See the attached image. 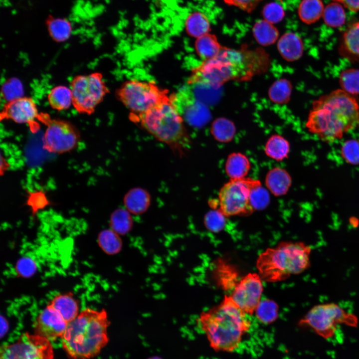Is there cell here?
<instances>
[{"label": "cell", "instance_id": "1", "mask_svg": "<svg viewBox=\"0 0 359 359\" xmlns=\"http://www.w3.org/2000/svg\"><path fill=\"white\" fill-rule=\"evenodd\" d=\"M267 54L260 49L223 47L214 57L194 68L188 84L218 88L230 81H247L268 66Z\"/></svg>", "mask_w": 359, "mask_h": 359}, {"label": "cell", "instance_id": "2", "mask_svg": "<svg viewBox=\"0 0 359 359\" xmlns=\"http://www.w3.org/2000/svg\"><path fill=\"white\" fill-rule=\"evenodd\" d=\"M306 128L322 141L331 143L359 127V103L341 89L314 100Z\"/></svg>", "mask_w": 359, "mask_h": 359}, {"label": "cell", "instance_id": "3", "mask_svg": "<svg viewBox=\"0 0 359 359\" xmlns=\"http://www.w3.org/2000/svg\"><path fill=\"white\" fill-rule=\"evenodd\" d=\"M248 316L225 295L219 304L201 312L196 323L215 352L232 353L250 330Z\"/></svg>", "mask_w": 359, "mask_h": 359}, {"label": "cell", "instance_id": "4", "mask_svg": "<svg viewBox=\"0 0 359 359\" xmlns=\"http://www.w3.org/2000/svg\"><path fill=\"white\" fill-rule=\"evenodd\" d=\"M110 325L106 311L87 308L68 323L61 337L63 350L71 359H90L108 344Z\"/></svg>", "mask_w": 359, "mask_h": 359}, {"label": "cell", "instance_id": "5", "mask_svg": "<svg viewBox=\"0 0 359 359\" xmlns=\"http://www.w3.org/2000/svg\"><path fill=\"white\" fill-rule=\"evenodd\" d=\"M311 247L302 242L283 241L261 253L256 261L263 280L276 282L300 274L310 266Z\"/></svg>", "mask_w": 359, "mask_h": 359}, {"label": "cell", "instance_id": "6", "mask_svg": "<svg viewBox=\"0 0 359 359\" xmlns=\"http://www.w3.org/2000/svg\"><path fill=\"white\" fill-rule=\"evenodd\" d=\"M129 118L161 142L173 147L187 146L189 136L184 120L173 104L170 95L146 112L129 116Z\"/></svg>", "mask_w": 359, "mask_h": 359}, {"label": "cell", "instance_id": "7", "mask_svg": "<svg viewBox=\"0 0 359 359\" xmlns=\"http://www.w3.org/2000/svg\"><path fill=\"white\" fill-rule=\"evenodd\" d=\"M168 93L153 82L130 79L116 90V96L130 111L129 116H136L168 97Z\"/></svg>", "mask_w": 359, "mask_h": 359}, {"label": "cell", "instance_id": "8", "mask_svg": "<svg viewBox=\"0 0 359 359\" xmlns=\"http://www.w3.org/2000/svg\"><path fill=\"white\" fill-rule=\"evenodd\" d=\"M358 319L347 313L338 304L327 303L311 308L299 321L300 326L311 329L325 339L334 336L338 326L342 324L355 327Z\"/></svg>", "mask_w": 359, "mask_h": 359}, {"label": "cell", "instance_id": "9", "mask_svg": "<svg viewBox=\"0 0 359 359\" xmlns=\"http://www.w3.org/2000/svg\"><path fill=\"white\" fill-rule=\"evenodd\" d=\"M72 106L79 114L90 115L109 92L99 72L74 76L70 82Z\"/></svg>", "mask_w": 359, "mask_h": 359}, {"label": "cell", "instance_id": "10", "mask_svg": "<svg viewBox=\"0 0 359 359\" xmlns=\"http://www.w3.org/2000/svg\"><path fill=\"white\" fill-rule=\"evenodd\" d=\"M259 182L257 180L245 178L231 179L219 191V210L225 216L244 214L252 211L251 192L253 187Z\"/></svg>", "mask_w": 359, "mask_h": 359}, {"label": "cell", "instance_id": "11", "mask_svg": "<svg viewBox=\"0 0 359 359\" xmlns=\"http://www.w3.org/2000/svg\"><path fill=\"white\" fill-rule=\"evenodd\" d=\"M39 120L46 126L43 138L44 148L48 152L62 154L73 150L80 140V134L75 126L68 121L51 119L45 113H40Z\"/></svg>", "mask_w": 359, "mask_h": 359}, {"label": "cell", "instance_id": "12", "mask_svg": "<svg viewBox=\"0 0 359 359\" xmlns=\"http://www.w3.org/2000/svg\"><path fill=\"white\" fill-rule=\"evenodd\" d=\"M50 340L37 335L25 333L11 345L0 348V359H53Z\"/></svg>", "mask_w": 359, "mask_h": 359}, {"label": "cell", "instance_id": "13", "mask_svg": "<svg viewBox=\"0 0 359 359\" xmlns=\"http://www.w3.org/2000/svg\"><path fill=\"white\" fill-rule=\"evenodd\" d=\"M262 280L259 274L249 273L238 280L230 295L234 303L249 316L255 313L261 301Z\"/></svg>", "mask_w": 359, "mask_h": 359}, {"label": "cell", "instance_id": "14", "mask_svg": "<svg viewBox=\"0 0 359 359\" xmlns=\"http://www.w3.org/2000/svg\"><path fill=\"white\" fill-rule=\"evenodd\" d=\"M39 116L34 100L26 96L6 102L0 114L1 120H10L18 124H33Z\"/></svg>", "mask_w": 359, "mask_h": 359}, {"label": "cell", "instance_id": "15", "mask_svg": "<svg viewBox=\"0 0 359 359\" xmlns=\"http://www.w3.org/2000/svg\"><path fill=\"white\" fill-rule=\"evenodd\" d=\"M68 323L48 305L38 315L34 326V334L49 340L61 337Z\"/></svg>", "mask_w": 359, "mask_h": 359}, {"label": "cell", "instance_id": "16", "mask_svg": "<svg viewBox=\"0 0 359 359\" xmlns=\"http://www.w3.org/2000/svg\"><path fill=\"white\" fill-rule=\"evenodd\" d=\"M171 100L177 111L183 118L191 123L198 122L203 117V109L201 105L196 103L191 92L184 89L170 95Z\"/></svg>", "mask_w": 359, "mask_h": 359}, {"label": "cell", "instance_id": "17", "mask_svg": "<svg viewBox=\"0 0 359 359\" xmlns=\"http://www.w3.org/2000/svg\"><path fill=\"white\" fill-rule=\"evenodd\" d=\"M277 48L284 59L292 62L302 56L304 44L302 38L297 33L287 32L278 39Z\"/></svg>", "mask_w": 359, "mask_h": 359}, {"label": "cell", "instance_id": "18", "mask_svg": "<svg viewBox=\"0 0 359 359\" xmlns=\"http://www.w3.org/2000/svg\"><path fill=\"white\" fill-rule=\"evenodd\" d=\"M45 24L49 36L56 42L67 41L72 33V24L66 18L49 14L45 19Z\"/></svg>", "mask_w": 359, "mask_h": 359}, {"label": "cell", "instance_id": "19", "mask_svg": "<svg viewBox=\"0 0 359 359\" xmlns=\"http://www.w3.org/2000/svg\"><path fill=\"white\" fill-rule=\"evenodd\" d=\"M68 323L78 315V303L71 293L55 296L48 304Z\"/></svg>", "mask_w": 359, "mask_h": 359}, {"label": "cell", "instance_id": "20", "mask_svg": "<svg viewBox=\"0 0 359 359\" xmlns=\"http://www.w3.org/2000/svg\"><path fill=\"white\" fill-rule=\"evenodd\" d=\"M340 51L344 56L359 61V20L352 23L344 32Z\"/></svg>", "mask_w": 359, "mask_h": 359}, {"label": "cell", "instance_id": "21", "mask_svg": "<svg viewBox=\"0 0 359 359\" xmlns=\"http://www.w3.org/2000/svg\"><path fill=\"white\" fill-rule=\"evenodd\" d=\"M124 202L128 211L134 214H140L148 209L150 204V196L144 189L134 188L125 195Z\"/></svg>", "mask_w": 359, "mask_h": 359}, {"label": "cell", "instance_id": "22", "mask_svg": "<svg viewBox=\"0 0 359 359\" xmlns=\"http://www.w3.org/2000/svg\"><path fill=\"white\" fill-rule=\"evenodd\" d=\"M266 183L268 188L274 194L281 195L288 190L291 184V179L286 171L276 168L268 173Z\"/></svg>", "mask_w": 359, "mask_h": 359}, {"label": "cell", "instance_id": "23", "mask_svg": "<svg viewBox=\"0 0 359 359\" xmlns=\"http://www.w3.org/2000/svg\"><path fill=\"white\" fill-rule=\"evenodd\" d=\"M325 6L322 0H302L298 9L299 17L305 24L314 23L322 17Z\"/></svg>", "mask_w": 359, "mask_h": 359}, {"label": "cell", "instance_id": "24", "mask_svg": "<svg viewBox=\"0 0 359 359\" xmlns=\"http://www.w3.org/2000/svg\"><path fill=\"white\" fill-rule=\"evenodd\" d=\"M256 41L262 46L274 44L279 39V31L272 24L264 19L257 20L252 28Z\"/></svg>", "mask_w": 359, "mask_h": 359}, {"label": "cell", "instance_id": "25", "mask_svg": "<svg viewBox=\"0 0 359 359\" xmlns=\"http://www.w3.org/2000/svg\"><path fill=\"white\" fill-rule=\"evenodd\" d=\"M47 101L50 107L57 111L69 109L72 105V94L70 87L58 85L49 91Z\"/></svg>", "mask_w": 359, "mask_h": 359}, {"label": "cell", "instance_id": "26", "mask_svg": "<svg viewBox=\"0 0 359 359\" xmlns=\"http://www.w3.org/2000/svg\"><path fill=\"white\" fill-rule=\"evenodd\" d=\"M222 47L216 36L209 33L197 38L195 42L196 53L203 60L216 56Z\"/></svg>", "mask_w": 359, "mask_h": 359}, {"label": "cell", "instance_id": "27", "mask_svg": "<svg viewBox=\"0 0 359 359\" xmlns=\"http://www.w3.org/2000/svg\"><path fill=\"white\" fill-rule=\"evenodd\" d=\"M247 158L240 153H233L226 161L225 170L231 179L244 178L250 169Z\"/></svg>", "mask_w": 359, "mask_h": 359}, {"label": "cell", "instance_id": "28", "mask_svg": "<svg viewBox=\"0 0 359 359\" xmlns=\"http://www.w3.org/2000/svg\"><path fill=\"white\" fill-rule=\"evenodd\" d=\"M213 269V276L223 289L227 290L233 289L238 281L237 273L233 267L225 263H220L219 260L214 263Z\"/></svg>", "mask_w": 359, "mask_h": 359}, {"label": "cell", "instance_id": "29", "mask_svg": "<svg viewBox=\"0 0 359 359\" xmlns=\"http://www.w3.org/2000/svg\"><path fill=\"white\" fill-rule=\"evenodd\" d=\"M185 28L189 35L197 38L209 33L210 22L204 13L196 11L191 13L187 18Z\"/></svg>", "mask_w": 359, "mask_h": 359}, {"label": "cell", "instance_id": "30", "mask_svg": "<svg viewBox=\"0 0 359 359\" xmlns=\"http://www.w3.org/2000/svg\"><path fill=\"white\" fill-rule=\"evenodd\" d=\"M322 18L325 23L330 27L342 26L346 20L344 6L336 1L330 2L325 6Z\"/></svg>", "mask_w": 359, "mask_h": 359}, {"label": "cell", "instance_id": "31", "mask_svg": "<svg viewBox=\"0 0 359 359\" xmlns=\"http://www.w3.org/2000/svg\"><path fill=\"white\" fill-rule=\"evenodd\" d=\"M292 91V85L288 79L282 78L275 81L268 90L270 100L277 104H284L289 102Z\"/></svg>", "mask_w": 359, "mask_h": 359}, {"label": "cell", "instance_id": "32", "mask_svg": "<svg viewBox=\"0 0 359 359\" xmlns=\"http://www.w3.org/2000/svg\"><path fill=\"white\" fill-rule=\"evenodd\" d=\"M98 241L100 248L108 255L118 254L123 247L120 235L112 229L102 231L99 234Z\"/></svg>", "mask_w": 359, "mask_h": 359}, {"label": "cell", "instance_id": "33", "mask_svg": "<svg viewBox=\"0 0 359 359\" xmlns=\"http://www.w3.org/2000/svg\"><path fill=\"white\" fill-rule=\"evenodd\" d=\"M110 224L111 229L120 235H124L131 231L133 226L130 212L124 208H118L111 214Z\"/></svg>", "mask_w": 359, "mask_h": 359}, {"label": "cell", "instance_id": "34", "mask_svg": "<svg viewBox=\"0 0 359 359\" xmlns=\"http://www.w3.org/2000/svg\"><path fill=\"white\" fill-rule=\"evenodd\" d=\"M278 310L279 306L275 301L265 299L260 301L254 313L256 318L261 323L269 325L278 319Z\"/></svg>", "mask_w": 359, "mask_h": 359}, {"label": "cell", "instance_id": "35", "mask_svg": "<svg viewBox=\"0 0 359 359\" xmlns=\"http://www.w3.org/2000/svg\"><path fill=\"white\" fill-rule=\"evenodd\" d=\"M289 150V143L280 135L271 136L265 146L267 156L276 160H282L286 158Z\"/></svg>", "mask_w": 359, "mask_h": 359}, {"label": "cell", "instance_id": "36", "mask_svg": "<svg viewBox=\"0 0 359 359\" xmlns=\"http://www.w3.org/2000/svg\"><path fill=\"white\" fill-rule=\"evenodd\" d=\"M211 133L216 140L223 142H228L235 134V127L230 120L225 118H219L212 123Z\"/></svg>", "mask_w": 359, "mask_h": 359}, {"label": "cell", "instance_id": "37", "mask_svg": "<svg viewBox=\"0 0 359 359\" xmlns=\"http://www.w3.org/2000/svg\"><path fill=\"white\" fill-rule=\"evenodd\" d=\"M341 89L356 96L359 95V69L350 68L343 70L339 76Z\"/></svg>", "mask_w": 359, "mask_h": 359}, {"label": "cell", "instance_id": "38", "mask_svg": "<svg viewBox=\"0 0 359 359\" xmlns=\"http://www.w3.org/2000/svg\"><path fill=\"white\" fill-rule=\"evenodd\" d=\"M341 154L348 164L359 165V141L354 139L345 141L341 146Z\"/></svg>", "mask_w": 359, "mask_h": 359}, {"label": "cell", "instance_id": "39", "mask_svg": "<svg viewBox=\"0 0 359 359\" xmlns=\"http://www.w3.org/2000/svg\"><path fill=\"white\" fill-rule=\"evenodd\" d=\"M263 19L275 24L280 22L285 16V10L281 4L277 1L267 3L262 11Z\"/></svg>", "mask_w": 359, "mask_h": 359}, {"label": "cell", "instance_id": "40", "mask_svg": "<svg viewBox=\"0 0 359 359\" xmlns=\"http://www.w3.org/2000/svg\"><path fill=\"white\" fill-rule=\"evenodd\" d=\"M225 217L219 209L208 211L204 218V225L210 232H218L225 226Z\"/></svg>", "mask_w": 359, "mask_h": 359}, {"label": "cell", "instance_id": "41", "mask_svg": "<svg viewBox=\"0 0 359 359\" xmlns=\"http://www.w3.org/2000/svg\"><path fill=\"white\" fill-rule=\"evenodd\" d=\"M23 87L20 81L16 78H11L3 83L1 93L6 102L23 96Z\"/></svg>", "mask_w": 359, "mask_h": 359}, {"label": "cell", "instance_id": "42", "mask_svg": "<svg viewBox=\"0 0 359 359\" xmlns=\"http://www.w3.org/2000/svg\"><path fill=\"white\" fill-rule=\"evenodd\" d=\"M269 201V194L260 182L253 187L250 195L251 205L253 209H263L267 205Z\"/></svg>", "mask_w": 359, "mask_h": 359}, {"label": "cell", "instance_id": "43", "mask_svg": "<svg viewBox=\"0 0 359 359\" xmlns=\"http://www.w3.org/2000/svg\"><path fill=\"white\" fill-rule=\"evenodd\" d=\"M36 268L35 261L29 257L24 256L17 261L15 271L19 276L28 278L34 274Z\"/></svg>", "mask_w": 359, "mask_h": 359}, {"label": "cell", "instance_id": "44", "mask_svg": "<svg viewBox=\"0 0 359 359\" xmlns=\"http://www.w3.org/2000/svg\"><path fill=\"white\" fill-rule=\"evenodd\" d=\"M227 4L237 7L247 12L254 10L262 0H223Z\"/></svg>", "mask_w": 359, "mask_h": 359}, {"label": "cell", "instance_id": "45", "mask_svg": "<svg viewBox=\"0 0 359 359\" xmlns=\"http://www.w3.org/2000/svg\"><path fill=\"white\" fill-rule=\"evenodd\" d=\"M342 4L349 10L357 12L359 11V0H333Z\"/></svg>", "mask_w": 359, "mask_h": 359}, {"label": "cell", "instance_id": "46", "mask_svg": "<svg viewBox=\"0 0 359 359\" xmlns=\"http://www.w3.org/2000/svg\"></svg>", "mask_w": 359, "mask_h": 359}]
</instances>
